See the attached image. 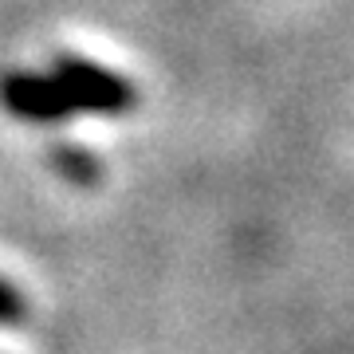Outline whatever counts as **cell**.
<instances>
[{"label":"cell","instance_id":"cell-3","mask_svg":"<svg viewBox=\"0 0 354 354\" xmlns=\"http://www.w3.org/2000/svg\"><path fill=\"white\" fill-rule=\"evenodd\" d=\"M55 162L64 174H71L75 181H91L95 177V162H91L83 150H55Z\"/></svg>","mask_w":354,"mask_h":354},{"label":"cell","instance_id":"cell-1","mask_svg":"<svg viewBox=\"0 0 354 354\" xmlns=\"http://www.w3.org/2000/svg\"><path fill=\"white\" fill-rule=\"evenodd\" d=\"M55 79L67 87L75 111H127L130 106V87L118 75L102 71L99 64L91 59H79V55H59L55 59Z\"/></svg>","mask_w":354,"mask_h":354},{"label":"cell","instance_id":"cell-2","mask_svg":"<svg viewBox=\"0 0 354 354\" xmlns=\"http://www.w3.org/2000/svg\"><path fill=\"white\" fill-rule=\"evenodd\" d=\"M0 102L16 118H28V122H55V118H67L75 111V102L59 79L24 75V71L0 79Z\"/></svg>","mask_w":354,"mask_h":354},{"label":"cell","instance_id":"cell-4","mask_svg":"<svg viewBox=\"0 0 354 354\" xmlns=\"http://www.w3.org/2000/svg\"><path fill=\"white\" fill-rule=\"evenodd\" d=\"M24 319V299H20V291L8 283V279H0V323H20Z\"/></svg>","mask_w":354,"mask_h":354}]
</instances>
